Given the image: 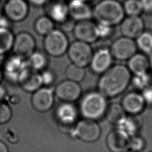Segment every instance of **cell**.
Here are the masks:
<instances>
[{"mask_svg":"<svg viewBox=\"0 0 152 152\" xmlns=\"http://www.w3.org/2000/svg\"><path fill=\"white\" fill-rule=\"evenodd\" d=\"M126 114L120 103H114L108 105L104 116L109 123L116 125L126 116Z\"/></svg>","mask_w":152,"mask_h":152,"instance_id":"cell-25","label":"cell"},{"mask_svg":"<svg viewBox=\"0 0 152 152\" xmlns=\"http://www.w3.org/2000/svg\"><path fill=\"white\" fill-rule=\"evenodd\" d=\"M5 137L11 143H16L18 141V137L12 128H7L5 131Z\"/></svg>","mask_w":152,"mask_h":152,"instance_id":"cell-37","label":"cell"},{"mask_svg":"<svg viewBox=\"0 0 152 152\" xmlns=\"http://www.w3.org/2000/svg\"><path fill=\"white\" fill-rule=\"evenodd\" d=\"M137 49H139L145 55L152 53V33L144 31L135 39Z\"/></svg>","mask_w":152,"mask_h":152,"instance_id":"cell-28","label":"cell"},{"mask_svg":"<svg viewBox=\"0 0 152 152\" xmlns=\"http://www.w3.org/2000/svg\"><path fill=\"white\" fill-rule=\"evenodd\" d=\"M145 147V141L142 137L135 135L130 138L129 150L134 152H140L144 149Z\"/></svg>","mask_w":152,"mask_h":152,"instance_id":"cell-32","label":"cell"},{"mask_svg":"<svg viewBox=\"0 0 152 152\" xmlns=\"http://www.w3.org/2000/svg\"><path fill=\"white\" fill-rule=\"evenodd\" d=\"M0 152H8V150L7 145L1 141H0Z\"/></svg>","mask_w":152,"mask_h":152,"instance_id":"cell-43","label":"cell"},{"mask_svg":"<svg viewBox=\"0 0 152 152\" xmlns=\"http://www.w3.org/2000/svg\"><path fill=\"white\" fill-rule=\"evenodd\" d=\"M120 24L122 36L132 39H135L144 31V20L140 16H128Z\"/></svg>","mask_w":152,"mask_h":152,"instance_id":"cell-17","label":"cell"},{"mask_svg":"<svg viewBox=\"0 0 152 152\" xmlns=\"http://www.w3.org/2000/svg\"><path fill=\"white\" fill-rule=\"evenodd\" d=\"M36 40L30 33L21 31L14 36L12 50L13 54L27 59L36 49Z\"/></svg>","mask_w":152,"mask_h":152,"instance_id":"cell-8","label":"cell"},{"mask_svg":"<svg viewBox=\"0 0 152 152\" xmlns=\"http://www.w3.org/2000/svg\"><path fill=\"white\" fill-rule=\"evenodd\" d=\"M54 91L55 96L62 102L74 103L80 98L82 88L79 83L66 79L56 85Z\"/></svg>","mask_w":152,"mask_h":152,"instance_id":"cell-9","label":"cell"},{"mask_svg":"<svg viewBox=\"0 0 152 152\" xmlns=\"http://www.w3.org/2000/svg\"><path fill=\"white\" fill-rule=\"evenodd\" d=\"M81 1H83V2H85L88 4V3H90V2H91L94 1V0H81Z\"/></svg>","mask_w":152,"mask_h":152,"instance_id":"cell-46","label":"cell"},{"mask_svg":"<svg viewBox=\"0 0 152 152\" xmlns=\"http://www.w3.org/2000/svg\"><path fill=\"white\" fill-rule=\"evenodd\" d=\"M14 36L10 28L0 27V56H4L12 49Z\"/></svg>","mask_w":152,"mask_h":152,"instance_id":"cell-26","label":"cell"},{"mask_svg":"<svg viewBox=\"0 0 152 152\" xmlns=\"http://www.w3.org/2000/svg\"><path fill=\"white\" fill-rule=\"evenodd\" d=\"M48 0H27V2H30L32 5L36 7H41L46 4Z\"/></svg>","mask_w":152,"mask_h":152,"instance_id":"cell-41","label":"cell"},{"mask_svg":"<svg viewBox=\"0 0 152 152\" xmlns=\"http://www.w3.org/2000/svg\"><path fill=\"white\" fill-rule=\"evenodd\" d=\"M132 75L127 66L112 65L103 73L97 83L98 91L107 99L114 98L124 93L131 83Z\"/></svg>","mask_w":152,"mask_h":152,"instance_id":"cell-1","label":"cell"},{"mask_svg":"<svg viewBox=\"0 0 152 152\" xmlns=\"http://www.w3.org/2000/svg\"><path fill=\"white\" fill-rule=\"evenodd\" d=\"M141 94L146 104H152V87L149 86L145 88L142 90Z\"/></svg>","mask_w":152,"mask_h":152,"instance_id":"cell-38","label":"cell"},{"mask_svg":"<svg viewBox=\"0 0 152 152\" xmlns=\"http://www.w3.org/2000/svg\"><path fill=\"white\" fill-rule=\"evenodd\" d=\"M7 1H8V0H7Z\"/></svg>","mask_w":152,"mask_h":152,"instance_id":"cell-50","label":"cell"},{"mask_svg":"<svg viewBox=\"0 0 152 152\" xmlns=\"http://www.w3.org/2000/svg\"><path fill=\"white\" fill-rule=\"evenodd\" d=\"M108 107L107 99L99 91H90L81 99L79 110L84 119L97 121L104 116Z\"/></svg>","mask_w":152,"mask_h":152,"instance_id":"cell-3","label":"cell"},{"mask_svg":"<svg viewBox=\"0 0 152 152\" xmlns=\"http://www.w3.org/2000/svg\"><path fill=\"white\" fill-rule=\"evenodd\" d=\"M48 62V59L46 55L40 51L35 50L27 59L28 66L39 72L46 69Z\"/></svg>","mask_w":152,"mask_h":152,"instance_id":"cell-24","label":"cell"},{"mask_svg":"<svg viewBox=\"0 0 152 152\" xmlns=\"http://www.w3.org/2000/svg\"><path fill=\"white\" fill-rule=\"evenodd\" d=\"M2 8H1V6H0V16L2 15Z\"/></svg>","mask_w":152,"mask_h":152,"instance_id":"cell-47","label":"cell"},{"mask_svg":"<svg viewBox=\"0 0 152 152\" xmlns=\"http://www.w3.org/2000/svg\"><path fill=\"white\" fill-rule=\"evenodd\" d=\"M10 21L4 15L0 16V27L10 28Z\"/></svg>","mask_w":152,"mask_h":152,"instance_id":"cell-40","label":"cell"},{"mask_svg":"<svg viewBox=\"0 0 152 152\" xmlns=\"http://www.w3.org/2000/svg\"><path fill=\"white\" fill-rule=\"evenodd\" d=\"M125 152H134V151H131V150H128V151H125Z\"/></svg>","mask_w":152,"mask_h":152,"instance_id":"cell-48","label":"cell"},{"mask_svg":"<svg viewBox=\"0 0 152 152\" xmlns=\"http://www.w3.org/2000/svg\"><path fill=\"white\" fill-rule=\"evenodd\" d=\"M4 73H3V71H2V69L1 68V67H0V84H1V81H2V79H3V78H4Z\"/></svg>","mask_w":152,"mask_h":152,"instance_id":"cell-44","label":"cell"},{"mask_svg":"<svg viewBox=\"0 0 152 152\" xmlns=\"http://www.w3.org/2000/svg\"><path fill=\"white\" fill-rule=\"evenodd\" d=\"M68 7L69 16L74 21L90 20L93 17L92 10L88 3L81 0H71Z\"/></svg>","mask_w":152,"mask_h":152,"instance_id":"cell-20","label":"cell"},{"mask_svg":"<svg viewBox=\"0 0 152 152\" xmlns=\"http://www.w3.org/2000/svg\"><path fill=\"white\" fill-rule=\"evenodd\" d=\"M92 12L98 23L111 27L120 24L125 15L122 5L117 0H102L94 6Z\"/></svg>","mask_w":152,"mask_h":152,"instance_id":"cell-2","label":"cell"},{"mask_svg":"<svg viewBox=\"0 0 152 152\" xmlns=\"http://www.w3.org/2000/svg\"><path fill=\"white\" fill-rule=\"evenodd\" d=\"M47 15L54 23L61 24L69 17L68 4L63 1L55 0L46 7Z\"/></svg>","mask_w":152,"mask_h":152,"instance_id":"cell-21","label":"cell"},{"mask_svg":"<svg viewBox=\"0 0 152 152\" xmlns=\"http://www.w3.org/2000/svg\"><path fill=\"white\" fill-rule=\"evenodd\" d=\"M137 49L134 39L122 36L112 43L109 50L113 58L119 61H128L137 53Z\"/></svg>","mask_w":152,"mask_h":152,"instance_id":"cell-7","label":"cell"},{"mask_svg":"<svg viewBox=\"0 0 152 152\" xmlns=\"http://www.w3.org/2000/svg\"><path fill=\"white\" fill-rule=\"evenodd\" d=\"M12 117V110L10 106L2 101L0 102V124L8 122Z\"/></svg>","mask_w":152,"mask_h":152,"instance_id":"cell-33","label":"cell"},{"mask_svg":"<svg viewBox=\"0 0 152 152\" xmlns=\"http://www.w3.org/2000/svg\"><path fill=\"white\" fill-rule=\"evenodd\" d=\"M126 66L133 75L147 72L150 68L149 59L145 54L136 53L128 60Z\"/></svg>","mask_w":152,"mask_h":152,"instance_id":"cell-22","label":"cell"},{"mask_svg":"<svg viewBox=\"0 0 152 152\" xmlns=\"http://www.w3.org/2000/svg\"><path fill=\"white\" fill-rule=\"evenodd\" d=\"M130 137L119 129L111 131L106 137V145L111 152H125L129 150Z\"/></svg>","mask_w":152,"mask_h":152,"instance_id":"cell-18","label":"cell"},{"mask_svg":"<svg viewBox=\"0 0 152 152\" xmlns=\"http://www.w3.org/2000/svg\"><path fill=\"white\" fill-rule=\"evenodd\" d=\"M27 66L26 59L13 54L4 62L2 69L4 76L11 82L17 83L20 75Z\"/></svg>","mask_w":152,"mask_h":152,"instance_id":"cell-13","label":"cell"},{"mask_svg":"<svg viewBox=\"0 0 152 152\" xmlns=\"http://www.w3.org/2000/svg\"><path fill=\"white\" fill-rule=\"evenodd\" d=\"M59 1H66V0H59Z\"/></svg>","mask_w":152,"mask_h":152,"instance_id":"cell-49","label":"cell"},{"mask_svg":"<svg viewBox=\"0 0 152 152\" xmlns=\"http://www.w3.org/2000/svg\"><path fill=\"white\" fill-rule=\"evenodd\" d=\"M120 104L126 113L133 116L142 113L146 105L141 93L137 91H130L125 94Z\"/></svg>","mask_w":152,"mask_h":152,"instance_id":"cell-15","label":"cell"},{"mask_svg":"<svg viewBox=\"0 0 152 152\" xmlns=\"http://www.w3.org/2000/svg\"><path fill=\"white\" fill-rule=\"evenodd\" d=\"M55 115L61 126H68L74 124L78 117V110L72 103L62 102L56 107Z\"/></svg>","mask_w":152,"mask_h":152,"instance_id":"cell-19","label":"cell"},{"mask_svg":"<svg viewBox=\"0 0 152 152\" xmlns=\"http://www.w3.org/2000/svg\"><path fill=\"white\" fill-rule=\"evenodd\" d=\"M7 89L6 88L0 84V102H1L3 99L6 96Z\"/></svg>","mask_w":152,"mask_h":152,"instance_id":"cell-42","label":"cell"},{"mask_svg":"<svg viewBox=\"0 0 152 152\" xmlns=\"http://www.w3.org/2000/svg\"><path fill=\"white\" fill-rule=\"evenodd\" d=\"M69 44L67 36L61 29L54 28L43 40L45 52L53 57H60L66 53Z\"/></svg>","mask_w":152,"mask_h":152,"instance_id":"cell-4","label":"cell"},{"mask_svg":"<svg viewBox=\"0 0 152 152\" xmlns=\"http://www.w3.org/2000/svg\"><path fill=\"white\" fill-rule=\"evenodd\" d=\"M113 59L109 49H98L92 56L89 64L90 69L94 74H102L112 66Z\"/></svg>","mask_w":152,"mask_h":152,"instance_id":"cell-16","label":"cell"},{"mask_svg":"<svg viewBox=\"0 0 152 152\" xmlns=\"http://www.w3.org/2000/svg\"><path fill=\"white\" fill-rule=\"evenodd\" d=\"M151 56H150V59H149V62H150V67L151 68V69H152V53L151 54Z\"/></svg>","mask_w":152,"mask_h":152,"instance_id":"cell-45","label":"cell"},{"mask_svg":"<svg viewBox=\"0 0 152 152\" xmlns=\"http://www.w3.org/2000/svg\"><path fill=\"white\" fill-rule=\"evenodd\" d=\"M143 12L148 14L152 13V0H140Z\"/></svg>","mask_w":152,"mask_h":152,"instance_id":"cell-39","label":"cell"},{"mask_svg":"<svg viewBox=\"0 0 152 152\" xmlns=\"http://www.w3.org/2000/svg\"><path fill=\"white\" fill-rule=\"evenodd\" d=\"M32 93L31 104L37 112H46L53 106L55 94L52 87L42 86Z\"/></svg>","mask_w":152,"mask_h":152,"instance_id":"cell-10","label":"cell"},{"mask_svg":"<svg viewBox=\"0 0 152 152\" xmlns=\"http://www.w3.org/2000/svg\"><path fill=\"white\" fill-rule=\"evenodd\" d=\"M42 84L46 87L51 86L56 80L55 73L51 69H45L40 72Z\"/></svg>","mask_w":152,"mask_h":152,"instance_id":"cell-34","label":"cell"},{"mask_svg":"<svg viewBox=\"0 0 152 152\" xmlns=\"http://www.w3.org/2000/svg\"><path fill=\"white\" fill-rule=\"evenodd\" d=\"M72 132L75 137L83 141L91 142L99 139L101 128L96 121L84 119L75 124Z\"/></svg>","mask_w":152,"mask_h":152,"instance_id":"cell-6","label":"cell"},{"mask_svg":"<svg viewBox=\"0 0 152 152\" xmlns=\"http://www.w3.org/2000/svg\"><path fill=\"white\" fill-rule=\"evenodd\" d=\"M151 78L147 72L134 75L131 78V83L132 86L137 90H142L149 86Z\"/></svg>","mask_w":152,"mask_h":152,"instance_id":"cell-31","label":"cell"},{"mask_svg":"<svg viewBox=\"0 0 152 152\" xmlns=\"http://www.w3.org/2000/svg\"><path fill=\"white\" fill-rule=\"evenodd\" d=\"M66 53L72 64L85 68L89 65L94 52L90 44L76 40L69 44Z\"/></svg>","mask_w":152,"mask_h":152,"instance_id":"cell-5","label":"cell"},{"mask_svg":"<svg viewBox=\"0 0 152 152\" xmlns=\"http://www.w3.org/2000/svg\"><path fill=\"white\" fill-rule=\"evenodd\" d=\"M2 11L10 22H20L28 16V4L26 0H8Z\"/></svg>","mask_w":152,"mask_h":152,"instance_id":"cell-11","label":"cell"},{"mask_svg":"<svg viewBox=\"0 0 152 152\" xmlns=\"http://www.w3.org/2000/svg\"><path fill=\"white\" fill-rule=\"evenodd\" d=\"M118 129L126 133L130 137L137 135L141 127L140 122L135 117L131 115L124 117L117 125Z\"/></svg>","mask_w":152,"mask_h":152,"instance_id":"cell-23","label":"cell"},{"mask_svg":"<svg viewBox=\"0 0 152 152\" xmlns=\"http://www.w3.org/2000/svg\"><path fill=\"white\" fill-rule=\"evenodd\" d=\"M55 28V23L48 16L38 17L34 24L35 31L40 36H45Z\"/></svg>","mask_w":152,"mask_h":152,"instance_id":"cell-27","label":"cell"},{"mask_svg":"<svg viewBox=\"0 0 152 152\" xmlns=\"http://www.w3.org/2000/svg\"><path fill=\"white\" fill-rule=\"evenodd\" d=\"M17 83L28 93H33L43 86L40 72L28 66L22 71Z\"/></svg>","mask_w":152,"mask_h":152,"instance_id":"cell-14","label":"cell"},{"mask_svg":"<svg viewBox=\"0 0 152 152\" xmlns=\"http://www.w3.org/2000/svg\"><path fill=\"white\" fill-rule=\"evenodd\" d=\"M113 27L103 24L102 23H98L97 24V30L99 36V38H107L112 33Z\"/></svg>","mask_w":152,"mask_h":152,"instance_id":"cell-35","label":"cell"},{"mask_svg":"<svg viewBox=\"0 0 152 152\" xmlns=\"http://www.w3.org/2000/svg\"><path fill=\"white\" fill-rule=\"evenodd\" d=\"M65 75L66 79L79 83L84 78L86 71L84 68L71 63L66 68Z\"/></svg>","mask_w":152,"mask_h":152,"instance_id":"cell-29","label":"cell"},{"mask_svg":"<svg viewBox=\"0 0 152 152\" xmlns=\"http://www.w3.org/2000/svg\"><path fill=\"white\" fill-rule=\"evenodd\" d=\"M151 152H152V151H151Z\"/></svg>","mask_w":152,"mask_h":152,"instance_id":"cell-51","label":"cell"},{"mask_svg":"<svg viewBox=\"0 0 152 152\" xmlns=\"http://www.w3.org/2000/svg\"><path fill=\"white\" fill-rule=\"evenodd\" d=\"M75 21L72 20L71 18L69 17L66 20H65L64 22L60 24L61 27V30L65 32H68V31H72L74 29V27L75 26V23L74 22Z\"/></svg>","mask_w":152,"mask_h":152,"instance_id":"cell-36","label":"cell"},{"mask_svg":"<svg viewBox=\"0 0 152 152\" xmlns=\"http://www.w3.org/2000/svg\"><path fill=\"white\" fill-rule=\"evenodd\" d=\"M122 6L128 16H140L143 12L140 0H125Z\"/></svg>","mask_w":152,"mask_h":152,"instance_id":"cell-30","label":"cell"},{"mask_svg":"<svg viewBox=\"0 0 152 152\" xmlns=\"http://www.w3.org/2000/svg\"><path fill=\"white\" fill-rule=\"evenodd\" d=\"M76 40L87 43H92L99 38L97 24L90 20L77 21L72 30Z\"/></svg>","mask_w":152,"mask_h":152,"instance_id":"cell-12","label":"cell"}]
</instances>
